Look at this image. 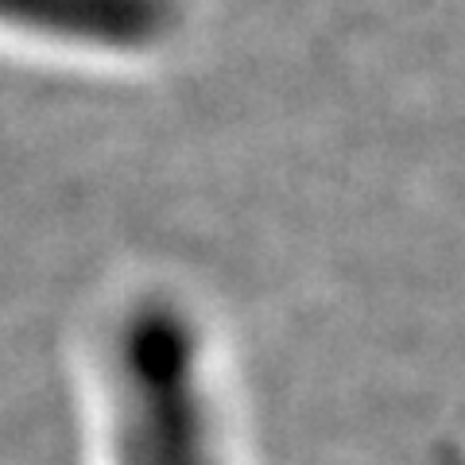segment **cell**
Instances as JSON below:
<instances>
[{
  "label": "cell",
  "mask_w": 465,
  "mask_h": 465,
  "mask_svg": "<svg viewBox=\"0 0 465 465\" xmlns=\"http://www.w3.org/2000/svg\"><path fill=\"white\" fill-rule=\"evenodd\" d=\"M0 27L70 47L140 51L163 35L167 0H0Z\"/></svg>",
  "instance_id": "cell-2"
},
{
  "label": "cell",
  "mask_w": 465,
  "mask_h": 465,
  "mask_svg": "<svg viewBox=\"0 0 465 465\" xmlns=\"http://www.w3.org/2000/svg\"><path fill=\"white\" fill-rule=\"evenodd\" d=\"M101 465H232L206 353L174 307L143 302L101 357Z\"/></svg>",
  "instance_id": "cell-1"
}]
</instances>
